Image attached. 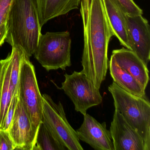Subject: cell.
<instances>
[{"label":"cell","instance_id":"5bb4252c","mask_svg":"<svg viewBox=\"0 0 150 150\" xmlns=\"http://www.w3.org/2000/svg\"><path fill=\"white\" fill-rule=\"evenodd\" d=\"M104 11L114 36L121 45L130 50L127 35L125 12L115 0H102Z\"/></svg>","mask_w":150,"mask_h":150},{"label":"cell","instance_id":"277c9868","mask_svg":"<svg viewBox=\"0 0 150 150\" xmlns=\"http://www.w3.org/2000/svg\"><path fill=\"white\" fill-rule=\"evenodd\" d=\"M71 39L68 31L41 34L34 55L47 71L65 70L71 65Z\"/></svg>","mask_w":150,"mask_h":150},{"label":"cell","instance_id":"44dd1931","mask_svg":"<svg viewBox=\"0 0 150 150\" xmlns=\"http://www.w3.org/2000/svg\"><path fill=\"white\" fill-rule=\"evenodd\" d=\"M18 100H19V96H18V93L14 95L11 100L10 105L7 112L5 122H4V126L2 129H3L8 130L9 125L12 122V119L14 114Z\"/></svg>","mask_w":150,"mask_h":150},{"label":"cell","instance_id":"7402d4cb","mask_svg":"<svg viewBox=\"0 0 150 150\" xmlns=\"http://www.w3.org/2000/svg\"><path fill=\"white\" fill-rule=\"evenodd\" d=\"M12 0H0V26L6 22Z\"/></svg>","mask_w":150,"mask_h":150},{"label":"cell","instance_id":"ba28073f","mask_svg":"<svg viewBox=\"0 0 150 150\" xmlns=\"http://www.w3.org/2000/svg\"><path fill=\"white\" fill-rule=\"evenodd\" d=\"M125 18L131 50L147 66L150 60L149 23L142 15H131L125 13Z\"/></svg>","mask_w":150,"mask_h":150},{"label":"cell","instance_id":"ffe728a7","mask_svg":"<svg viewBox=\"0 0 150 150\" xmlns=\"http://www.w3.org/2000/svg\"><path fill=\"white\" fill-rule=\"evenodd\" d=\"M15 145L8 130L0 129V150H13Z\"/></svg>","mask_w":150,"mask_h":150},{"label":"cell","instance_id":"5b68a950","mask_svg":"<svg viewBox=\"0 0 150 150\" xmlns=\"http://www.w3.org/2000/svg\"><path fill=\"white\" fill-rule=\"evenodd\" d=\"M18 96L37 133L42 117L43 98L38 84L35 67L25 54L21 64Z\"/></svg>","mask_w":150,"mask_h":150},{"label":"cell","instance_id":"7c38bea8","mask_svg":"<svg viewBox=\"0 0 150 150\" xmlns=\"http://www.w3.org/2000/svg\"><path fill=\"white\" fill-rule=\"evenodd\" d=\"M110 59L128 73L133 76L146 89L149 82V71L137 55L125 48L114 50Z\"/></svg>","mask_w":150,"mask_h":150},{"label":"cell","instance_id":"8992f818","mask_svg":"<svg viewBox=\"0 0 150 150\" xmlns=\"http://www.w3.org/2000/svg\"><path fill=\"white\" fill-rule=\"evenodd\" d=\"M43 111L42 122L57 139L67 150H82L76 131L67 119L63 104L54 102L47 94L42 95Z\"/></svg>","mask_w":150,"mask_h":150},{"label":"cell","instance_id":"ac0fdd59","mask_svg":"<svg viewBox=\"0 0 150 150\" xmlns=\"http://www.w3.org/2000/svg\"><path fill=\"white\" fill-rule=\"evenodd\" d=\"M24 52L19 47H12L11 56V74L10 81L15 92H18L19 77L22 60Z\"/></svg>","mask_w":150,"mask_h":150},{"label":"cell","instance_id":"e0dca14e","mask_svg":"<svg viewBox=\"0 0 150 150\" xmlns=\"http://www.w3.org/2000/svg\"><path fill=\"white\" fill-rule=\"evenodd\" d=\"M32 150H67V149L42 122L38 127Z\"/></svg>","mask_w":150,"mask_h":150},{"label":"cell","instance_id":"52a82bcc","mask_svg":"<svg viewBox=\"0 0 150 150\" xmlns=\"http://www.w3.org/2000/svg\"><path fill=\"white\" fill-rule=\"evenodd\" d=\"M60 89L74 104L75 110L84 115L88 109L101 103L102 96L86 76L81 71L65 74Z\"/></svg>","mask_w":150,"mask_h":150},{"label":"cell","instance_id":"2e32d148","mask_svg":"<svg viewBox=\"0 0 150 150\" xmlns=\"http://www.w3.org/2000/svg\"><path fill=\"white\" fill-rule=\"evenodd\" d=\"M109 70L113 81L117 86L131 94L146 98L145 89L143 88L139 82L111 59L109 62Z\"/></svg>","mask_w":150,"mask_h":150},{"label":"cell","instance_id":"603a6c76","mask_svg":"<svg viewBox=\"0 0 150 150\" xmlns=\"http://www.w3.org/2000/svg\"><path fill=\"white\" fill-rule=\"evenodd\" d=\"M7 34L6 22L2 23L0 26V46L4 43Z\"/></svg>","mask_w":150,"mask_h":150},{"label":"cell","instance_id":"6da1fadb","mask_svg":"<svg viewBox=\"0 0 150 150\" xmlns=\"http://www.w3.org/2000/svg\"><path fill=\"white\" fill-rule=\"evenodd\" d=\"M80 6L84 33L81 71L100 89L106 78L109 44L114 36L102 0H81Z\"/></svg>","mask_w":150,"mask_h":150},{"label":"cell","instance_id":"8fae6325","mask_svg":"<svg viewBox=\"0 0 150 150\" xmlns=\"http://www.w3.org/2000/svg\"><path fill=\"white\" fill-rule=\"evenodd\" d=\"M78 138L96 150H114L110 132L106 123H100L88 114L84 115L81 127L76 130Z\"/></svg>","mask_w":150,"mask_h":150},{"label":"cell","instance_id":"30bf717a","mask_svg":"<svg viewBox=\"0 0 150 150\" xmlns=\"http://www.w3.org/2000/svg\"><path fill=\"white\" fill-rule=\"evenodd\" d=\"M8 131L15 145V150H33L37 133L19 99Z\"/></svg>","mask_w":150,"mask_h":150},{"label":"cell","instance_id":"4fadbf2b","mask_svg":"<svg viewBox=\"0 0 150 150\" xmlns=\"http://www.w3.org/2000/svg\"><path fill=\"white\" fill-rule=\"evenodd\" d=\"M41 28L51 20L78 9L81 0H36Z\"/></svg>","mask_w":150,"mask_h":150},{"label":"cell","instance_id":"9c48e42d","mask_svg":"<svg viewBox=\"0 0 150 150\" xmlns=\"http://www.w3.org/2000/svg\"><path fill=\"white\" fill-rule=\"evenodd\" d=\"M109 131L114 150H148L139 133L116 109Z\"/></svg>","mask_w":150,"mask_h":150},{"label":"cell","instance_id":"3957f363","mask_svg":"<svg viewBox=\"0 0 150 150\" xmlns=\"http://www.w3.org/2000/svg\"><path fill=\"white\" fill-rule=\"evenodd\" d=\"M108 90L114 99L115 109L136 129L150 150V103L147 97L131 94L113 81Z\"/></svg>","mask_w":150,"mask_h":150},{"label":"cell","instance_id":"7a4b0ae2","mask_svg":"<svg viewBox=\"0 0 150 150\" xmlns=\"http://www.w3.org/2000/svg\"><path fill=\"white\" fill-rule=\"evenodd\" d=\"M6 24L5 42L21 48L30 59L42 34L36 0H12Z\"/></svg>","mask_w":150,"mask_h":150},{"label":"cell","instance_id":"d6986e66","mask_svg":"<svg viewBox=\"0 0 150 150\" xmlns=\"http://www.w3.org/2000/svg\"><path fill=\"white\" fill-rule=\"evenodd\" d=\"M121 9L126 13L131 15H142L143 10L136 4L133 0H115Z\"/></svg>","mask_w":150,"mask_h":150},{"label":"cell","instance_id":"9a60e30c","mask_svg":"<svg viewBox=\"0 0 150 150\" xmlns=\"http://www.w3.org/2000/svg\"><path fill=\"white\" fill-rule=\"evenodd\" d=\"M11 56L0 60V129H3L8 110L15 92L10 81Z\"/></svg>","mask_w":150,"mask_h":150}]
</instances>
